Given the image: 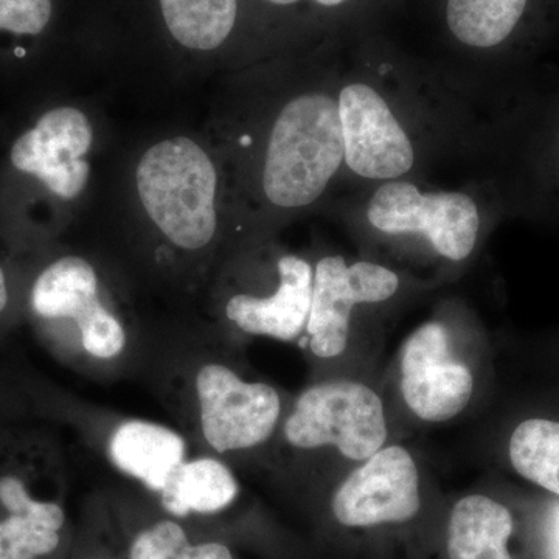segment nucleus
<instances>
[{
  "label": "nucleus",
  "instance_id": "nucleus-1",
  "mask_svg": "<svg viewBox=\"0 0 559 559\" xmlns=\"http://www.w3.org/2000/svg\"><path fill=\"white\" fill-rule=\"evenodd\" d=\"M385 80L380 68L355 66L337 76L344 138V175L360 186L419 179L436 142L439 120Z\"/></svg>",
  "mask_w": 559,
  "mask_h": 559
},
{
  "label": "nucleus",
  "instance_id": "nucleus-2",
  "mask_svg": "<svg viewBox=\"0 0 559 559\" xmlns=\"http://www.w3.org/2000/svg\"><path fill=\"white\" fill-rule=\"evenodd\" d=\"M337 76L296 92L280 105L264 140L260 191L271 209L301 212L344 176Z\"/></svg>",
  "mask_w": 559,
  "mask_h": 559
},
{
  "label": "nucleus",
  "instance_id": "nucleus-3",
  "mask_svg": "<svg viewBox=\"0 0 559 559\" xmlns=\"http://www.w3.org/2000/svg\"><path fill=\"white\" fill-rule=\"evenodd\" d=\"M502 210L513 205L489 202L479 191L430 189L419 179H395L364 187L344 212L371 238L423 246L436 259L460 264L476 252L489 212Z\"/></svg>",
  "mask_w": 559,
  "mask_h": 559
},
{
  "label": "nucleus",
  "instance_id": "nucleus-4",
  "mask_svg": "<svg viewBox=\"0 0 559 559\" xmlns=\"http://www.w3.org/2000/svg\"><path fill=\"white\" fill-rule=\"evenodd\" d=\"M146 215L180 249L207 246L218 230V171L207 151L186 135L160 140L135 168Z\"/></svg>",
  "mask_w": 559,
  "mask_h": 559
},
{
  "label": "nucleus",
  "instance_id": "nucleus-5",
  "mask_svg": "<svg viewBox=\"0 0 559 559\" xmlns=\"http://www.w3.org/2000/svg\"><path fill=\"white\" fill-rule=\"evenodd\" d=\"M448 40L492 68H525L559 32V0H443Z\"/></svg>",
  "mask_w": 559,
  "mask_h": 559
},
{
  "label": "nucleus",
  "instance_id": "nucleus-6",
  "mask_svg": "<svg viewBox=\"0 0 559 559\" xmlns=\"http://www.w3.org/2000/svg\"><path fill=\"white\" fill-rule=\"evenodd\" d=\"M285 437L299 450L331 447L364 462L389 439L384 404L364 382L333 380L305 390L285 423Z\"/></svg>",
  "mask_w": 559,
  "mask_h": 559
},
{
  "label": "nucleus",
  "instance_id": "nucleus-7",
  "mask_svg": "<svg viewBox=\"0 0 559 559\" xmlns=\"http://www.w3.org/2000/svg\"><path fill=\"white\" fill-rule=\"evenodd\" d=\"M401 289L399 272L370 260L347 261L326 255L312 275L308 345L320 359L345 352L356 308L374 307L392 300Z\"/></svg>",
  "mask_w": 559,
  "mask_h": 559
},
{
  "label": "nucleus",
  "instance_id": "nucleus-8",
  "mask_svg": "<svg viewBox=\"0 0 559 559\" xmlns=\"http://www.w3.org/2000/svg\"><path fill=\"white\" fill-rule=\"evenodd\" d=\"M421 509L417 462L400 444L381 448L348 474L331 499L333 516L344 527L403 524Z\"/></svg>",
  "mask_w": 559,
  "mask_h": 559
},
{
  "label": "nucleus",
  "instance_id": "nucleus-9",
  "mask_svg": "<svg viewBox=\"0 0 559 559\" xmlns=\"http://www.w3.org/2000/svg\"><path fill=\"white\" fill-rule=\"evenodd\" d=\"M400 371L404 403L421 421H450L473 399V371L452 356L450 331L437 320L423 323L404 342Z\"/></svg>",
  "mask_w": 559,
  "mask_h": 559
},
{
  "label": "nucleus",
  "instance_id": "nucleus-10",
  "mask_svg": "<svg viewBox=\"0 0 559 559\" xmlns=\"http://www.w3.org/2000/svg\"><path fill=\"white\" fill-rule=\"evenodd\" d=\"M197 392L202 432L213 450H250L274 433L282 403L271 385L242 381L227 367L210 364L198 373Z\"/></svg>",
  "mask_w": 559,
  "mask_h": 559
},
{
  "label": "nucleus",
  "instance_id": "nucleus-11",
  "mask_svg": "<svg viewBox=\"0 0 559 559\" xmlns=\"http://www.w3.org/2000/svg\"><path fill=\"white\" fill-rule=\"evenodd\" d=\"M94 143V128L83 110L62 106L44 114L35 128L11 146L13 167L35 176L66 201L75 200L90 180L86 156Z\"/></svg>",
  "mask_w": 559,
  "mask_h": 559
},
{
  "label": "nucleus",
  "instance_id": "nucleus-12",
  "mask_svg": "<svg viewBox=\"0 0 559 559\" xmlns=\"http://www.w3.org/2000/svg\"><path fill=\"white\" fill-rule=\"evenodd\" d=\"M277 274V289L271 296L237 294L227 301L226 314L245 333L289 342L307 330L314 270L288 253L278 260Z\"/></svg>",
  "mask_w": 559,
  "mask_h": 559
},
{
  "label": "nucleus",
  "instance_id": "nucleus-13",
  "mask_svg": "<svg viewBox=\"0 0 559 559\" xmlns=\"http://www.w3.org/2000/svg\"><path fill=\"white\" fill-rule=\"evenodd\" d=\"M520 132L513 190L518 210L559 213V100Z\"/></svg>",
  "mask_w": 559,
  "mask_h": 559
},
{
  "label": "nucleus",
  "instance_id": "nucleus-14",
  "mask_svg": "<svg viewBox=\"0 0 559 559\" xmlns=\"http://www.w3.org/2000/svg\"><path fill=\"white\" fill-rule=\"evenodd\" d=\"M112 462L151 491L160 492L183 463L186 441L179 433L154 423H123L109 443Z\"/></svg>",
  "mask_w": 559,
  "mask_h": 559
},
{
  "label": "nucleus",
  "instance_id": "nucleus-15",
  "mask_svg": "<svg viewBox=\"0 0 559 559\" xmlns=\"http://www.w3.org/2000/svg\"><path fill=\"white\" fill-rule=\"evenodd\" d=\"M514 522L510 510L488 496L460 499L448 522L450 559H511Z\"/></svg>",
  "mask_w": 559,
  "mask_h": 559
},
{
  "label": "nucleus",
  "instance_id": "nucleus-16",
  "mask_svg": "<svg viewBox=\"0 0 559 559\" xmlns=\"http://www.w3.org/2000/svg\"><path fill=\"white\" fill-rule=\"evenodd\" d=\"M238 481L227 466L215 459L183 462L160 491L162 509L176 520L191 514L221 513L237 499Z\"/></svg>",
  "mask_w": 559,
  "mask_h": 559
},
{
  "label": "nucleus",
  "instance_id": "nucleus-17",
  "mask_svg": "<svg viewBox=\"0 0 559 559\" xmlns=\"http://www.w3.org/2000/svg\"><path fill=\"white\" fill-rule=\"evenodd\" d=\"M98 280L90 261L64 257L49 264L32 289V308L43 319H75L98 304Z\"/></svg>",
  "mask_w": 559,
  "mask_h": 559
},
{
  "label": "nucleus",
  "instance_id": "nucleus-18",
  "mask_svg": "<svg viewBox=\"0 0 559 559\" xmlns=\"http://www.w3.org/2000/svg\"><path fill=\"white\" fill-rule=\"evenodd\" d=\"M173 38L191 50H215L226 43L238 16L237 0H160Z\"/></svg>",
  "mask_w": 559,
  "mask_h": 559
},
{
  "label": "nucleus",
  "instance_id": "nucleus-19",
  "mask_svg": "<svg viewBox=\"0 0 559 559\" xmlns=\"http://www.w3.org/2000/svg\"><path fill=\"white\" fill-rule=\"evenodd\" d=\"M509 455L520 476L559 498V421H522L511 433Z\"/></svg>",
  "mask_w": 559,
  "mask_h": 559
},
{
  "label": "nucleus",
  "instance_id": "nucleus-20",
  "mask_svg": "<svg viewBox=\"0 0 559 559\" xmlns=\"http://www.w3.org/2000/svg\"><path fill=\"white\" fill-rule=\"evenodd\" d=\"M62 544L64 533L0 514V559H53Z\"/></svg>",
  "mask_w": 559,
  "mask_h": 559
},
{
  "label": "nucleus",
  "instance_id": "nucleus-21",
  "mask_svg": "<svg viewBox=\"0 0 559 559\" xmlns=\"http://www.w3.org/2000/svg\"><path fill=\"white\" fill-rule=\"evenodd\" d=\"M0 514L24 518L40 527L64 533L66 511L60 503L35 498L27 484L14 474L0 476Z\"/></svg>",
  "mask_w": 559,
  "mask_h": 559
},
{
  "label": "nucleus",
  "instance_id": "nucleus-22",
  "mask_svg": "<svg viewBox=\"0 0 559 559\" xmlns=\"http://www.w3.org/2000/svg\"><path fill=\"white\" fill-rule=\"evenodd\" d=\"M193 543L189 532L175 520H159L132 536L128 559H176Z\"/></svg>",
  "mask_w": 559,
  "mask_h": 559
},
{
  "label": "nucleus",
  "instance_id": "nucleus-23",
  "mask_svg": "<svg viewBox=\"0 0 559 559\" xmlns=\"http://www.w3.org/2000/svg\"><path fill=\"white\" fill-rule=\"evenodd\" d=\"M83 347L95 358H116L127 344V334L116 316L110 314L102 301L76 320Z\"/></svg>",
  "mask_w": 559,
  "mask_h": 559
},
{
  "label": "nucleus",
  "instance_id": "nucleus-24",
  "mask_svg": "<svg viewBox=\"0 0 559 559\" xmlns=\"http://www.w3.org/2000/svg\"><path fill=\"white\" fill-rule=\"evenodd\" d=\"M51 17V0H0V31L39 35Z\"/></svg>",
  "mask_w": 559,
  "mask_h": 559
},
{
  "label": "nucleus",
  "instance_id": "nucleus-25",
  "mask_svg": "<svg viewBox=\"0 0 559 559\" xmlns=\"http://www.w3.org/2000/svg\"><path fill=\"white\" fill-rule=\"evenodd\" d=\"M544 559H559V502L551 503L540 530Z\"/></svg>",
  "mask_w": 559,
  "mask_h": 559
},
{
  "label": "nucleus",
  "instance_id": "nucleus-26",
  "mask_svg": "<svg viewBox=\"0 0 559 559\" xmlns=\"http://www.w3.org/2000/svg\"><path fill=\"white\" fill-rule=\"evenodd\" d=\"M176 559H235L229 547L218 540L191 543Z\"/></svg>",
  "mask_w": 559,
  "mask_h": 559
},
{
  "label": "nucleus",
  "instance_id": "nucleus-27",
  "mask_svg": "<svg viewBox=\"0 0 559 559\" xmlns=\"http://www.w3.org/2000/svg\"><path fill=\"white\" fill-rule=\"evenodd\" d=\"M311 2L323 10L340 11L347 9L348 11V9H352L359 0H311Z\"/></svg>",
  "mask_w": 559,
  "mask_h": 559
},
{
  "label": "nucleus",
  "instance_id": "nucleus-28",
  "mask_svg": "<svg viewBox=\"0 0 559 559\" xmlns=\"http://www.w3.org/2000/svg\"><path fill=\"white\" fill-rule=\"evenodd\" d=\"M9 305V286H7L5 272L0 266V312L5 310Z\"/></svg>",
  "mask_w": 559,
  "mask_h": 559
},
{
  "label": "nucleus",
  "instance_id": "nucleus-29",
  "mask_svg": "<svg viewBox=\"0 0 559 559\" xmlns=\"http://www.w3.org/2000/svg\"><path fill=\"white\" fill-rule=\"evenodd\" d=\"M266 2L277 7H293L297 5V3L301 2V0H266Z\"/></svg>",
  "mask_w": 559,
  "mask_h": 559
},
{
  "label": "nucleus",
  "instance_id": "nucleus-30",
  "mask_svg": "<svg viewBox=\"0 0 559 559\" xmlns=\"http://www.w3.org/2000/svg\"><path fill=\"white\" fill-rule=\"evenodd\" d=\"M81 559H112V558H106V557H86Z\"/></svg>",
  "mask_w": 559,
  "mask_h": 559
}]
</instances>
